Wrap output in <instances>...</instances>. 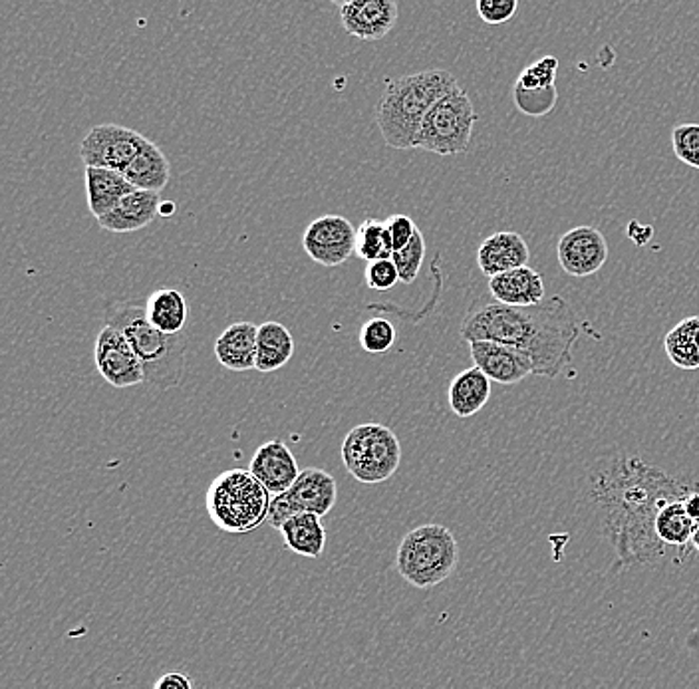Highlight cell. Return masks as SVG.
<instances>
[{"label": "cell", "instance_id": "cell-1", "mask_svg": "<svg viewBox=\"0 0 699 689\" xmlns=\"http://www.w3.org/2000/svg\"><path fill=\"white\" fill-rule=\"evenodd\" d=\"M698 489L634 455L600 460L590 471V503L604 539L616 550L619 569L662 559L666 547L654 530L659 510Z\"/></svg>", "mask_w": 699, "mask_h": 689}, {"label": "cell", "instance_id": "cell-2", "mask_svg": "<svg viewBox=\"0 0 699 689\" xmlns=\"http://www.w3.org/2000/svg\"><path fill=\"white\" fill-rule=\"evenodd\" d=\"M460 334L467 344L499 342L513 346L533 360L535 376L557 378L572 362L580 326L574 310L562 297H550L525 309L480 299L467 310Z\"/></svg>", "mask_w": 699, "mask_h": 689}, {"label": "cell", "instance_id": "cell-3", "mask_svg": "<svg viewBox=\"0 0 699 689\" xmlns=\"http://www.w3.org/2000/svg\"><path fill=\"white\" fill-rule=\"evenodd\" d=\"M455 88L460 82L448 71H423L388 80L376 108L384 141L394 150L416 148L426 116Z\"/></svg>", "mask_w": 699, "mask_h": 689}, {"label": "cell", "instance_id": "cell-4", "mask_svg": "<svg viewBox=\"0 0 699 689\" xmlns=\"http://www.w3.org/2000/svg\"><path fill=\"white\" fill-rule=\"evenodd\" d=\"M106 324L120 330L140 358L146 381L153 388L168 390L178 386L185 370L183 334H165L148 320L146 306L133 302L106 304Z\"/></svg>", "mask_w": 699, "mask_h": 689}, {"label": "cell", "instance_id": "cell-5", "mask_svg": "<svg viewBox=\"0 0 699 689\" xmlns=\"http://www.w3.org/2000/svg\"><path fill=\"white\" fill-rule=\"evenodd\" d=\"M272 495L249 470H229L211 481L205 507L213 525L229 535H247L269 523Z\"/></svg>", "mask_w": 699, "mask_h": 689}, {"label": "cell", "instance_id": "cell-6", "mask_svg": "<svg viewBox=\"0 0 699 689\" xmlns=\"http://www.w3.org/2000/svg\"><path fill=\"white\" fill-rule=\"evenodd\" d=\"M460 562V545L443 525H421L401 539L396 570L410 586L430 590L450 579Z\"/></svg>", "mask_w": 699, "mask_h": 689}, {"label": "cell", "instance_id": "cell-7", "mask_svg": "<svg viewBox=\"0 0 699 689\" xmlns=\"http://www.w3.org/2000/svg\"><path fill=\"white\" fill-rule=\"evenodd\" d=\"M342 463L358 483L378 485L400 467V440L381 423H362L342 441Z\"/></svg>", "mask_w": 699, "mask_h": 689}, {"label": "cell", "instance_id": "cell-8", "mask_svg": "<svg viewBox=\"0 0 699 689\" xmlns=\"http://www.w3.org/2000/svg\"><path fill=\"white\" fill-rule=\"evenodd\" d=\"M480 120L467 91L455 88L441 98L421 123L416 148L441 158L461 155L470 150L473 128Z\"/></svg>", "mask_w": 699, "mask_h": 689}, {"label": "cell", "instance_id": "cell-9", "mask_svg": "<svg viewBox=\"0 0 699 689\" xmlns=\"http://www.w3.org/2000/svg\"><path fill=\"white\" fill-rule=\"evenodd\" d=\"M338 499V485L329 471L320 467H307L300 471L299 480L287 493L272 497L270 505L269 525L279 530L284 520L294 515H319L326 517L334 509Z\"/></svg>", "mask_w": 699, "mask_h": 689}, {"label": "cell", "instance_id": "cell-10", "mask_svg": "<svg viewBox=\"0 0 699 689\" xmlns=\"http://www.w3.org/2000/svg\"><path fill=\"white\" fill-rule=\"evenodd\" d=\"M148 138L140 131L101 123L92 128L80 143V160L86 168H101V170L123 171L130 161L140 153Z\"/></svg>", "mask_w": 699, "mask_h": 689}, {"label": "cell", "instance_id": "cell-11", "mask_svg": "<svg viewBox=\"0 0 699 689\" xmlns=\"http://www.w3.org/2000/svg\"><path fill=\"white\" fill-rule=\"evenodd\" d=\"M302 249L314 262L334 269L356 257V229L346 217L324 215L304 230Z\"/></svg>", "mask_w": 699, "mask_h": 689}, {"label": "cell", "instance_id": "cell-12", "mask_svg": "<svg viewBox=\"0 0 699 689\" xmlns=\"http://www.w3.org/2000/svg\"><path fill=\"white\" fill-rule=\"evenodd\" d=\"M94 364L101 378L114 388H131L146 381V372L130 342L110 324H106L96 336Z\"/></svg>", "mask_w": 699, "mask_h": 689}, {"label": "cell", "instance_id": "cell-13", "mask_svg": "<svg viewBox=\"0 0 699 689\" xmlns=\"http://www.w3.org/2000/svg\"><path fill=\"white\" fill-rule=\"evenodd\" d=\"M560 267L577 279L596 274L609 260V243L596 227L580 225L567 230L557 243Z\"/></svg>", "mask_w": 699, "mask_h": 689}, {"label": "cell", "instance_id": "cell-14", "mask_svg": "<svg viewBox=\"0 0 699 689\" xmlns=\"http://www.w3.org/2000/svg\"><path fill=\"white\" fill-rule=\"evenodd\" d=\"M338 7L344 31L366 42L386 39L400 14L396 0H348Z\"/></svg>", "mask_w": 699, "mask_h": 689}, {"label": "cell", "instance_id": "cell-15", "mask_svg": "<svg viewBox=\"0 0 699 689\" xmlns=\"http://www.w3.org/2000/svg\"><path fill=\"white\" fill-rule=\"evenodd\" d=\"M470 354L475 368H480L491 381H497L503 386L519 384L525 378L535 376L529 356L507 344L473 342L470 344Z\"/></svg>", "mask_w": 699, "mask_h": 689}, {"label": "cell", "instance_id": "cell-16", "mask_svg": "<svg viewBox=\"0 0 699 689\" xmlns=\"http://www.w3.org/2000/svg\"><path fill=\"white\" fill-rule=\"evenodd\" d=\"M249 471L269 491L272 497H279L299 480V461L284 441L270 440L259 445L250 460Z\"/></svg>", "mask_w": 699, "mask_h": 689}, {"label": "cell", "instance_id": "cell-17", "mask_svg": "<svg viewBox=\"0 0 699 689\" xmlns=\"http://www.w3.org/2000/svg\"><path fill=\"white\" fill-rule=\"evenodd\" d=\"M529 245L515 230L493 233L477 249V267L490 279L509 270L529 267Z\"/></svg>", "mask_w": 699, "mask_h": 689}, {"label": "cell", "instance_id": "cell-18", "mask_svg": "<svg viewBox=\"0 0 699 689\" xmlns=\"http://www.w3.org/2000/svg\"><path fill=\"white\" fill-rule=\"evenodd\" d=\"M161 203L163 201L160 193L131 191L128 197H123L118 203L116 209L98 219V225L110 233H133V230L143 229L160 217Z\"/></svg>", "mask_w": 699, "mask_h": 689}, {"label": "cell", "instance_id": "cell-19", "mask_svg": "<svg viewBox=\"0 0 699 689\" xmlns=\"http://www.w3.org/2000/svg\"><path fill=\"white\" fill-rule=\"evenodd\" d=\"M490 294L507 306H537L545 300V279L539 270L520 267L490 279Z\"/></svg>", "mask_w": 699, "mask_h": 689}, {"label": "cell", "instance_id": "cell-20", "mask_svg": "<svg viewBox=\"0 0 699 689\" xmlns=\"http://www.w3.org/2000/svg\"><path fill=\"white\" fill-rule=\"evenodd\" d=\"M257 336L259 326L252 322L230 324L215 342L217 362L227 370H252L257 366Z\"/></svg>", "mask_w": 699, "mask_h": 689}, {"label": "cell", "instance_id": "cell-21", "mask_svg": "<svg viewBox=\"0 0 699 689\" xmlns=\"http://www.w3.org/2000/svg\"><path fill=\"white\" fill-rule=\"evenodd\" d=\"M136 187L121 175L120 171L86 168V197L88 209L96 220L106 217L118 207L123 197H128Z\"/></svg>", "mask_w": 699, "mask_h": 689}, {"label": "cell", "instance_id": "cell-22", "mask_svg": "<svg viewBox=\"0 0 699 689\" xmlns=\"http://www.w3.org/2000/svg\"><path fill=\"white\" fill-rule=\"evenodd\" d=\"M491 398V380L480 368H467L458 374L450 384L448 401L458 418H473L480 413Z\"/></svg>", "mask_w": 699, "mask_h": 689}, {"label": "cell", "instance_id": "cell-23", "mask_svg": "<svg viewBox=\"0 0 699 689\" xmlns=\"http://www.w3.org/2000/svg\"><path fill=\"white\" fill-rule=\"evenodd\" d=\"M121 175L130 181L136 190L160 193L170 183V160L153 141L148 140L140 153L130 161V165L121 171Z\"/></svg>", "mask_w": 699, "mask_h": 689}, {"label": "cell", "instance_id": "cell-24", "mask_svg": "<svg viewBox=\"0 0 699 689\" xmlns=\"http://www.w3.org/2000/svg\"><path fill=\"white\" fill-rule=\"evenodd\" d=\"M280 535L284 540V549L307 557V559H320L326 549V529L322 525L319 515H294L282 523Z\"/></svg>", "mask_w": 699, "mask_h": 689}, {"label": "cell", "instance_id": "cell-25", "mask_svg": "<svg viewBox=\"0 0 699 689\" xmlns=\"http://www.w3.org/2000/svg\"><path fill=\"white\" fill-rule=\"evenodd\" d=\"M292 354H294V338L290 330L275 320L262 322L259 326V336H257L255 370L262 374L280 370L282 366L289 364Z\"/></svg>", "mask_w": 699, "mask_h": 689}, {"label": "cell", "instance_id": "cell-26", "mask_svg": "<svg viewBox=\"0 0 699 689\" xmlns=\"http://www.w3.org/2000/svg\"><path fill=\"white\" fill-rule=\"evenodd\" d=\"M146 314L155 329L181 334L187 322V300L175 289H158L146 300Z\"/></svg>", "mask_w": 699, "mask_h": 689}, {"label": "cell", "instance_id": "cell-27", "mask_svg": "<svg viewBox=\"0 0 699 689\" xmlns=\"http://www.w3.org/2000/svg\"><path fill=\"white\" fill-rule=\"evenodd\" d=\"M664 351L679 370H699V316L679 320L666 334Z\"/></svg>", "mask_w": 699, "mask_h": 689}, {"label": "cell", "instance_id": "cell-28", "mask_svg": "<svg viewBox=\"0 0 699 689\" xmlns=\"http://www.w3.org/2000/svg\"><path fill=\"white\" fill-rule=\"evenodd\" d=\"M696 523L689 519L688 510L684 507V500H674L666 505L664 509L659 510L658 517H656V537L659 542L668 549V547H676V549H684L691 545V537L696 532Z\"/></svg>", "mask_w": 699, "mask_h": 689}, {"label": "cell", "instance_id": "cell-29", "mask_svg": "<svg viewBox=\"0 0 699 689\" xmlns=\"http://www.w3.org/2000/svg\"><path fill=\"white\" fill-rule=\"evenodd\" d=\"M356 257L366 265L394 257V243L386 220H362L361 227L356 229Z\"/></svg>", "mask_w": 699, "mask_h": 689}, {"label": "cell", "instance_id": "cell-30", "mask_svg": "<svg viewBox=\"0 0 699 689\" xmlns=\"http://www.w3.org/2000/svg\"><path fill=\"white\" fill-rule=\"evenodd\" d=\"M396 340H398V330L390 320L381 319V316L364 322V326L361 329L362 351H366L368 354L390 352Z\"/></svg>", "mask_w": 699, "mask_h": 689}, {"label": "cell", "instance_id": "cell-31", "mask_svg": "<svg viewBox=\"0 0 699 689\" xmlns=\"http://www.w3.org/2000/svg\"><path fill=\"white\" fill-rule=\"evenodd\" d=\"M513 101L520 114L529 118H542L555 110L559 101V91L557 86L545 88V90H523L519 86H513Z\"/></svg>", "mask_w": 699, "mask_h": 689}, {"label": "cell", "instance_id": "cell-32", "mask_svg": "<svg viewBox=\"0 0 699 689\" xmlns=\"http://www.w3.org/2000/svg\"><path fill=\"white\" fill-rule=\"evenodd\" d=\"M426 239L421 235V230L416 233V237L411 239L410 245L406 249L396 250L391 260L396 262L398 272H400V282L404 284H413L418 274H420L421 265L426 260Z\"/></svg>", "mask_w": 699, "mask_h": 689}, {"label": "cell", "instance_id": "cell-33", "mask_svg": "<svg viewBox=\"0 0 699 689\" xmlns=\"http://www.w3.org/2000/svg\"><path fill=\"white\" fill-rule=\"evenodd\" d=\"M557 72H559V61L555 56H542L520 72L515 86H519L523 90L552 88L557 80Z\"/></svg>", "mask_w": 699, "mask_h": 689}, {"label": "cell", "instance_id": "cell-34", "mask_svg": "<svg viewBox=\"0 0 699 689\" xmlns=\"http://www.w3.org/2000/svg\"><path fill=\"white\" fill-rule=\"evenodd\" d=\"M671 150L684 165L699 170V123H679L671 130Z\"/></svg>", "mask_w": 699, "mask_h": 689}, {"label": "cell", "instance_id": "cell-35", "mask_svg": "<svg viewBox=\"0 0 699 689\" xmlns=\"http://www.w3.org/2000/svg\"><path fill=\"white\" fill-rule=\"evenodd\" d=\"M364 282L370 290L376 292H386L391 290L398 282H400V272L396 262L391 259L376 260V262H368L366 270H364Z\"/></svg>", "mask_w": 699, "mask_h": 689}, {"label": "cell", "instance_id": "cell-36", "mask_svg": "<svg viewBox=\"0 0 699 689\" xmlns=\"http://www.w3.org/2000/svg\"><path fill=\"white\" fill-rule=\"evenodd\" d=\"M519 11L517 0H477V14L485 24H505Z\"/></svg>", "mask_w": 699, "mask_h": 689}, {"label": "cell", "instance_id": "cell-37", "mask_svg": "<svg viewBox=\"0 0 699 689\" xmlns=\"http://www.w3.org/2000/svg\"><path fill=\"white\" fill-rule=\"evenodd\" d=\"M386 227H388L391 243H394V252L406 249L410 245L411 239L416 237V233L420 230L408 215H391V217L386 219Z\"/></svg>", "mask_w": 699, "mask_h": 689}, {"label": "cell", "instance_id": "cell-38", "mask_svg": "<svg viewBox=\"0 0 699 689\" xmlns=\"http://www.w3.org/2000/svg\"><path fill=\"white\" fill-rule=\"evenodd\" d=\"M153 689H195L193 679L181 671H168L153 683Z\"/></svg>", "mask_w": 699, "mask_h": 689}, {"label": "cell", "instance_id": "cell-39", "mask_svg": "<svg viewBox=\"0 0 699 689\" xmlns=\"http://www.w3.org/2000/svg\"><path fill=\"white\" fill-rule=\"evenodd\" d=\"M628 239L636 245V247H644L648 245L649 239L654 237V227L646 225V223H639V220H630L628 225Z\"/></svg>", "mask_w": 699, "mask_h": 689}, {"label": "cell", "instance_id": "cell-40", "mask_svg": "<svg viewBox=\"0 0 699 689\" xmlns=\"http://www.w3.org/2000/svg\"><path fill=\"white\" fill-rule=\"evenodd\" d=\"M684 507L688 510L689 519L699 525V489L693 491L688 499L684 500Z\"/></svg>", "mask_w": 699, "mask_h": 689}, {"label": "cell", "instance_id": "cell-41", "mask_svg": "<svg viewBox=\"0 0 699 689\" xmlns=\"http://www.w3.org/2000/svg\"><path fill=\"white\" fill-rule=\"evenodd\" d=\"M175 211V205L171 203V201H165V203H161V213L160 215H171Z\"/></svg>", "mask_w": 699, "mask_h": 689}, {"label": "cell", "instance_id": "cell-42", "mask_svg": "<svg viewBox=\"0 0 699 689\" xmlns=\"http://www.w3.org/2000/svg\"><path fill=\"white\" fill-rule=\"evenodd\" d=\"M691 547L698 550L699 552V525L696 527V532H693V537H691Z\"/></svg>", "mask_w": 699, "mask_h": 689}]
</instances>
